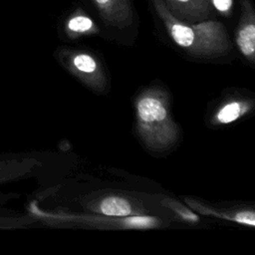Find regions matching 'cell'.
Segmentation results:
<instances>
[{"label":"cell","mask_w":255,"mask_h":255,"mask_svg":"<svg viewBox=\"0 0 255 255\" xmlns=\"http://www.w3.org/2000/svg\"><path fill=\"white\" fill-rule=\"evenodd\" d=\"M151 15L180 48L195 55H217L229 49L225 26L215 19L187 23L175 18L162 0H147Z\"/></svg>","instance_id":"6da1fadb"},{"label":"cell","mask_w":255,"mask_h":255,"mask_svg":"<svg viewBox=\"0 0 255 255\" xmlns=\"http://www.w3.org/2000/svg\"><path fill=\"white\" fill-rule=\"evenodd\" d=\"M138 130L144 141L152 147H165L176 138V127L171 121L166 104L154 94L137 101Z\"/></svg>","instance_id":"7a4b0ae2"},{"label":"cell","mask_w":255,"mask_h":255,"mask_svg":"<svg viewBox=\"0 0 255 255\" xmlns=\"http://www.w3.org/2000/svg\"><path fill=\"white\" fill-rule=\"evenodd\" d=\"M106 27L119 31L134 28L138 17L133 0H80Z\"/></svg>","instance_id":"3957f363"},{"label":"cell","mask_w":255,"mask_h":255,"mask_svg":"<svg viewBox=\"0 0 255 255\" xmlns=\"http://www.w3.org/2000/svg\"><path fill=\"white\" fill-rule=\"evenodd\" d=\"M39 162L29 154L13 151H0V186L30 176ZM8 196L0 192V208Z\"/></svg>","instance_id":"277c9868"},{"label":"cell","mask_w":255,"mask_h":255,"mask_svg":"<svg viewBox=\"0 0 255 255\" xmlns=\"http://www.w3.org/2000/svg\"><path fill=\"white\" fill-rule=\"evenodd\" d=\"M167 10L177 19L197 23L214 19L215 10L210 0H162Z\"/></svg>","instance_id":"5b68a950"},{"label":"cell","mask_w":255,"mask_h":255,"mask_svg":"<svg viewBox=\"0 0 255 255\" xmlns=\"http://www.w3.org/2000/svg\"><path fill=\"white\" fill-rule=\"evenodd\" d=\"M240 16L236 30V44L240 52L253 59L255 52V9L252 0H238Z\"/></svg>","instance_id":"8992f818"},{"label":"cell","mask_w":255,"mask_h":255,"mask_svg":"<svg viewBox=\"0 0 255 255\" xmlns=\"http://www.w3.org/2000/svg\"><path fill=\"white\" fill-rule=\"evenodd\" d=\"M64 28L70 37L99 32V27L83 5H74L64 20Z\"/></svg>","instance_id":"52a82bcc"},{"label":"cell","mask_w":255,"mask_h":255,"mask_svg":"<svg viewBox=\"0 0 255 255\" xmlns=\"http://www.w3.org/2000/svg\"><path fill=\"white\" fill-rule=\"evenodd\" d=\"M100 210L105 215L125 217L131 213V206L129 202L125 198L112 196L105 198L101 202Z\"/></svg>","instance_id":"ba28073f"},{"label":"cell","mask_w":255,"mask_h":255,"mask_svg":"<svg viewBox=\"0 0 255 255\" xmlns=\"http://www.w3.org/2000/svg\"><path fill=\"white\" fill-rule=\"evenodd\" d=\"M243 108L240 103L232 102L225 105L217 114V120L220 123L228 124L237 120L243 113Z\"/></svg>","instance_id":"9c48e42d"},{"label":"cell","mask_w":255,"mask_h":255,"mask_svg":"<svg viewBox=\"0 0 255 255\" xmlns=\"http://www.w3.org/2000/svg\"><path fill=\"white\" fill-rule=\"evenodd\" d=\"M74 66L83 73H93L97 69V62L89 54L80 53L73 59Z\"/></svg>","instance_id":"30bf717a"},{"label":"cell","mask_w":255,"mask_h":255,"mask_svg":"<svg viewBox=\"0 0 255 255\" xmlns=\"http://www.w3.org/2000/svg\"><path fill=\"white\" fill-rule=\"evenodd\" d=\"M215 12L221 16L229 18L233 15L235 1L234 0H210Z\"/></svg>","instance_id":"8fae6325"},{"label":"cell","mask_w":255,"mask_h":255,"mask_svg":"<svg viewBox=\"0 0 255 255\" xmlns=\"http://www.w3.org/2000/svg\"><path fill=\"white\" fill-rule=\"evenodd\" d=\"M128 226L132 227H150L154 224L155 220L152 217L148 216H133L126 220Z\"/></svg>","instance_id":"7c38bea8"},{"label":"cell","mask_w":255,"mask_h":255,"mask_svg":"<svg viewBox=\"0 0 255 255\" xmlns=\"http://www.w3.org/2000/svg\"><path fill=\"white\" fill-rule=\"evenodd\" d=\"M254 212L253 211H243L240 213H237L235 216V220L238 223L246 224L254 226L255 224V218H254Z\"/></svg>","instance_id":"4fadbf2b"}]
</instances>
